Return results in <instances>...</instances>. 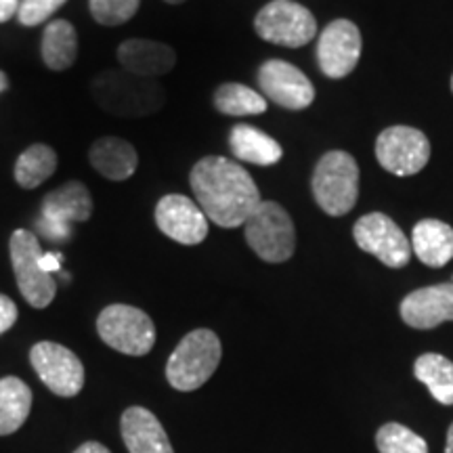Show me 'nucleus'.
<instances>
[{
    "label": "nucleus",
    "mask_w": 453,
    "mask_h": 453,
    "mask_svg": "<svg viewBox=\"0 0 453 453\" xmlns=\"http://www.w3.org/2000/svg\"><path fill=\"white\" fill-rule=\"evenodd\" d=\"M376 447L380 453H428L426 441L399 422H388L378 428Z\"/></svg>",
    "instance_id": "obj_27"
},
{
    "label": "nucleus",
    "mask_w": 453,
    "mask_h": 453,
    "mask_svg": "<svg viewBox=\"0 0 453 453\" xmlns=\"http://www.w3.org/2000/svg\"><path fill=\"white\" fill-rule=\"evenodd\" d=\"M451 90H453V76H451Z\"/></svg>",
    "instance_id": "obj_37"
},
{
    "label": "nucleus",
    "mask_w": 453,
    "mask_h": 453,
    "mask_svg": "<svg viewBox=\"0 0 453 453\" xmlns=\"http://www.w3.org/2000/svg\"><path fill=\"white\" fill-rule=\"evenodd\" d=\"M118 61L122 70L134 76L157 78L166 76L177 65V53L164 42L145 41V38H130L118 47Z\"/></svg>",
    "instance_id": "obj_17"
},
{
    "label": "nucleus",
    "mask_w": 453,
    "mask_h": 453,
    "mask_svg": "<svg viewBox=\"0 0 453 453\" xmlns=\"http://www.w3.org/2000/svg\"><path fill=\"white\" fill-rule=\"evenodd\" d=\"M214 107L225 116H260L267 111V99L250 87L226 82L214 93Z\"/></svg>",
    "instance_id": "obj_26"
},
{
    "label": "nucleus",
    "mask_w": 453,
    "mask_h": 453,
    "mask_svg": "<svg viewBox=\"0 0 453 453\" xmlns=\"http://www.w3.org/2000/svg\"><path fill=\"white\" fill-rule=\"evenodd\" d=\"M353 237L361 250L372 254L390 269H403L410 265L411 242L399 225L382 212H370L353 226Z\"/></svg>",
    "instance_id": "obj_9"
},
{
    "label": "nucleus",
    "mask_w": 453,
    "mask_h": 453,
    "mask_svg": "<svg viewBox=\"0 0 453 453\" xmlns=\"http://www.w3.org/2000/svg\"><path fill=\"white\" fill-rule=\"evenodd\" d=\"M229 147L235 160L257 164V166H273L283 157L281 145L250 124H237L231 128Z\"/></svg>",
    "instance_id": "obj_21"
},
{
    "label": "nucleus",
    "mask_w": 453,
    "mask_h": 453,
    "mask_svg": "<svg viewBox=\"0 0 453 453\" xmlns=\"http://www.w3.org/2000/svg\"><path fill=\"white\" fill-rule=\"evenodd\" d=\"M95 104L118 118H143L166 105V90L156 78L134 76L127 70H105L90 82Z\"/></svg>",
    "instance_id": "obj_2"
},
{
    "label": "nucleus",
    "mask_w": 453,
    "mask_h": 453,
    "mask_svg": "<svg viewBox=\"0 0 453 453\" xmlns=\"http://www.w3.org/2000/svg\"><path fill=\"white\" fill-rule=\"evenodd\" d=\"M411 252L426 267H445L453 260V226L439 219L420 220L413 226Z\"/></svg>",
    "instance_id": "obj_20"
},
{
    "label": "nucleus",
    "mask_w": 453,
    "mask_h": 453,
    "mask_svg": "<svg viewBox=\"0 0 453 453\" xmlns=\"http://www.w3.org/2000/svg\"><path fill=\"white\" fill-rule=\"evenodd\" d=\"M122 439L130 453H174L160 420L145 407H128L122 413Z\"/></svg>",
    "instance_id": "obj_18"
},
{
    "label": "nucleus",
    "mask_w": 453,
    "mask_h": 453,
    "mask_svg": "<svg viewBox=\"0 0 453 453\" xmlns=\"http://www.w3.org/2000/svg\"><path fill=\"white\" fill-rule=\"evenodd\" d=\"M254 30L271 44L298 49L317 36V21L307 7L294 0H271L258 11Z\"/></svg>",
    "instance_id": "obj_8"
},
{
    "label": "nucleus",
    "mask_w": 453,
    "mask_h": 453,
    "mask_svg": "<svg viewBox=\"0 0 453 453\" xmlns=\"http://www.w3.org/2000/svg\"><path fill=\"white\" fill-rule=\"evenodd\" d=\"M78 34L70 21L55 19L44 27L42 61L49 70L65 72L76 64Z\"/></svg>",
    "instance_id": "obj_22"
},
{
    "label": "nucleus",
    "mask_w": 453,
    "mask_h": 453,
    "mask_svg": "<svg viewBox=\"0 0 453 453\" xmlns=\"http://www.w3.org/2000/svg\"><path fill=\"white\" fill-rule=\"evenodd\" d=\"M189 185L206 219L223 229L242 226L263 202L250 173L223 156L202 157L191 168Z\"/></svg>",
    "instance_id": "obj_1"
},
{
    "label": "nucleus",
    "mask_w": 453,
    "mask_h": 453,
    "mask_svg": "<svg viewBox=\"0 0 453 453\" xmlns=\"http://www.w3.org/2000/svg\"><path fill=\"white\" fill-rule=\"evenodd\" d=\"M7 88H9V76L0 70V93H4Z\"/></svg>",
    "instance_id": "obj_35"
},
{
    "label": "nucleus",
    "mask_w": 453,
    "mask_h": 453,
    "mask_svg": "<svg viewBox=\"0 0 453 453\" xmlns=\"http://www.w3.org/2000/svg\"><path fill=\"white\" fill-rule=\"evenodd\" d=\"M399 311L401 319L413 330H433L453 321V281L413 290L403 298Z\"/></svg>",
    "instance_id": "obj_16"
},
{
    "label": "nucleus",
    "mask_w": 453,
    "mask_h": 453,
    "mask_svg": "<svg viewBox=\"0 0 453 453\" xmlns=\"http://www.w3.org/2000/svg\"><path fill=\"white\" fill-rule=\"evenodd\" d=\"M21 0H0V24L9 21L19 11Z\"/></svg>",
    "instance_id": "obj_32"
},
{
    "label": "nucleus",
    "mask_w": 453,
    "mask_h": 453,
    "mask_svg": "<svg viewBox=\"0 0 453 453\" xmlns=\"http://www.w3.org/2000/svg\"><path fill=\"white\" fill-rule=\"evenodd\" d=\"M67 0H21L19 11H17V19L21 26L34 27L49 21Z\"/></svg>",
    "instance_id": "obj_29"
},
{
    "label": "nucleus",
    "mask_w": 453,
    "mask_h": 453,
    "mask_svg": "<svg viewBox=\"0 0 453 453\" xmlns=\"http://www.w3.org/2000/svg\"><path fill=\"white\" fill-rule=\"evenodd\" d=\"M413 373L441 405H453V361L439 353H424L416 359Z\"/></svg>",
    "instance_id": "obj_24"
},
{
    "label": "nucleus",
    "mask_w": 453,
    "mask_h": 453,
    "mask_svg": "<svg viewBox=\"0 0 453 453\" xmlns=\"http://www.w3.org/2000/svg\"><path fill=\"white\" fill-rule=\"evenodd\" d=\"M9 252L21 296L34 309H47L57 294V281L41 267L42 246L38 237L27 229H15L9 242Z\"/></svg>",
    "instance_id": "obj_6"
},
{
    "label": "nucleus",
    "mask_w": 453,
    "mask_h": 453,
    "mask_svg": "<svg viewBox=\"0 0 453 453\" xmlns=\"http://www.w3.org/2000/svg\"><path fill=\"white\" fill-rule=\"evenodd\" d=\"M166 3H170V4H180V3H185V0H166Z\"/></svg>",
    "instance_id": "obj_36"
},
{
    "label": "nucleus",
    "mask_w": 453,
    "mask_h": 453,
    "mask_svg": "<svg viewBox=\"0 0 453 453\" xmlns=\"http://www.w3.org/2000/svg\"><path fill=\"white\" fill-rule=\"evenodd\" d=\"M17 321V304L4 294H0V334L9 332Z\"/></svg>",
    "instance_id": "obj_30"
},
{
    "label": "nucleus",
    "mask_w": 453,
    "mask_h": 453,
    "mask_svg": "<svg viewBox=\"0 0 453 453\" xmlns=\"http://www.w3.org/2000/svg\"><path fill=\"white\" fill-rule=\"evenodd\" d=\"M61 260H64V254L59 252H42L41 257V267L47 271V273H57V271H61Z\"/></svg>",
    "instance_id": "obj_31"
},
{
    "label": "nucleus",
    "mask_w": 453,
    "mask_h": 453,
    "mask_svg": "<svg viewBox=\"0 0 453 453\" xmlns=\"http://www.w3.org/2000/svg\"><path fill=\"white\" fill-rule=\"evenodd\" d=\"M248 246L265 263H286L296 250V226L277 202H260L243 223Z\"/></svg>",
    "instance_id": "obj_5"
},
{
    "label": "nucleus",
    "mask_w": 453,
    "mask_h": 453,
    "mask_svg": "<svg viewBox=\"0 0 453 453\" xmlns=\"http://www.w3.org/2000/svg\"><path fill=\"white\" fill-rule=\"evenodd\" d=\"M32 367L38 378L59 396H76L84 387V365L76 353L64 344L44 342L34 344L30 350Z\"/></svg>",
    "instance_id": "obj_12"
},
{
    "label": "nucleus",
    "mask_w": 453,
    "mask_h": 453,
    "mask_svg": "<svg viewBox=\"0 0 453 453\" xmlns=\"http://www.w3.org/2000/svg\"><path fill=\"white\" fill-rule=\"evenodd\" d=\"M445 453H453V424L447 430V443H445Z\"/></svg>",
    "instance_id": "obj_34"
},
{
    "label": "nucleus",
    "mask_w": 453,
    "mask_h": 453,
    "mask_svg": "<svg viewBox=\"0 0 453 453\" xmlns=\"http://www.w3.org/2000/svg\"><path fill=\"white\" fill-rule=\"evenodd\" d=\"M376 157L380 166L396 177H411L430 160V141L422 130L388 127L376 139Z\"/></svg>",
    "instance_id": "obj_10"
},
{
    "label": "nucleus",
    "mask_w": 453,
    "mask_h": 453,
    "mask_svg": "<svg viewBox=\"0 0 453 453\" xmlns=\"http://www.w3.org/2000/svg\"><path fill=\"white\" fill-rule=\"evenodd\" d=\"M32 410V390L24 380L7 376L0 380V437L24 426Z\"/></svg>",
    "instance_id": "obj_23"
},
{
    "label": "nucleus",
    "mask_w": 453,
    "mask_h": 453,
    "mask_svg": "<svg viewBox=\"0 0 453 453\" xmlns=\"http://www.w3.org/2000/svg\"><path fill=\"white\" fill-rule=\"evenodd\" d=\"M361 49H364V41H361L359 27L353 21H332L319 34V42H317L319 70L332 81L347 78L359 64Z\"/></svg>",
    "instance_id": "obj_13"
},
{
    "label": "nucleus",
    "mask_w": 453,
    "mask_h": 453,
    "mask_svg": "<svg viewBox=\"0 0 453 453\" xmlns=\"http://www.w3.org/2000/svg\"><path fill=\"white\" fill-rule=\"evenodd\" d=\"M156 225L164 235L183 246H197L208 235L206 214L197 202L180 194H168L157 202Z\"/></svg>",
    "instance_id": "obj_15"
},
{
    "label": "nucleus",
    "mask_w": 453,
    "mask_h": 453,
    "mask_svg": "<svg viewBox=\"0 0 453 453\" xmlns=\"http://www.w3.org/2000/svg\"><path fill=\"white\" fill-rule=\"evenodd\" d=\"M90 166L110 180H127L137 173L139 156L133 143L120 137L97 139L88 150Z\"/></svg>",
    "instance_id": "obj_19"
},
{
    "label": "nucleus",
    "mask_w": 453,
    "mask_h": 453,
    "mask_svg": "<svg viewBox=\"0 0 453 453\" xmlns=\"http://www.w3.org/2000/svg\"><path fill=\"white\" fill-rule=\"evenodd\" d=\"M223 347L212 330L200 327L189 332L177 344L166 364V378L170 387L189 393L203 387L220 364Z\"/></svg>",
    "instance_id": "obj_3"
},
{
    "label": "nucleus",
    "mask_w": 453,
    "mask_h": 453,
    "mask_svg": "<svg viewBox=\"0 0 453 453\" xmlns=\"http://www.w3.org/2000/svg\"><path fill=\"white\" fill-rule=\"evenodd\" d=\"M141 0H88V9L93 19L101 26L113 27L127 24L137 15Z\"/></svg>",
    "instance_id": "obj_28"
},
{
    "label": "nucleus",
    "mask_w": 453,
    "mask_h": 453,
    "mask_svg": "<svg viewBox=\"0 0 453 453\" xmlns=\"http://www.w3.org/2000/svg\"><path fill=\"white\" fill-rule=\"evenodd\" d=\"M258 87L265 99L283 110H307L315 101L313 82L296 65L283 59H269L258 67Z\"/></svg>",
    "instance_id": "obj_14"
},
{
    "label": "nucleus",
    "mask_w": 453,
    "mask_h": 453,
    "mask_svg": "<svg viewBox=\"0 0 453 453\" xmlns=\"http://www.w3.org/2000/svg\"><path fill=\"white\" fill-rule=\"evenodd\" d=\"M57 170V154L44 143H34L15 162V180L24 189H36Z\"/></svg>",
    "instance_id": "obj_25"
},
{
    "label": "nucleus",
    "mask_w": 453,
    "mask_h": 453,
    "mask_svg": "<svg viewBox=\"0 0 453 453\" xmlns=\"http://www.w3.org/2000/svg\"><path fill=\"white\" fill-rule=\"evenodd\" d=\"M73 453H111V451L107 449L105 445L97 443V441H88V443L81 445V447H78V449L73 451Z\"/></svg>",
    "instance_id": "obj_33"
},
{
    "label": "nucleus",
    "mask_w": 453,
    "mask_h": 453,
    "mask_svg": "<svg viewBox=\"0 0 453 453\" xmlns=\"http://www.w3.org/2000/svg\"><path fill=\"white\" fill-rule=\"evenodd\" d=\"M97 332L107 347L124 355L143 357L156 344L151 317L130 304H110L99 313Z\"/></svg>",
    "instance_id": "obj_7"
},
{
    "label": "nucleus",
    "mask_w": 453,
    "mask_h": 453,
    "mask_svg": "<svg viewBox=\"0 0 453 453\" xmlns=\"http://www.w3.org/2000/svg\"><path fill=\"white\" fill-rule=\"evenodd\" d=\"M315 202L330 217H344L359 197V166L347 151L334 150L321 156L313 170Z\"/></svg>",
    "instance_id": "obj_4"
},
{
    "label": "nucleus",
    "mask_w": 453,
    "mask_h": 453,
    "mask_svg": "<svg viewBox=\"0 0 453 453\" xmlns=\"http://www.w3.org/2000/svg\"><path fill=\"white\" fill-rule=\"evenodd\" d=\"M93 214V197L88 187L81 180L57 187L42 200L41 229L50 240H65L70 235V223H84Z\"/></svg>",
    "instance_id": "obj_11"
}]
</instances>
